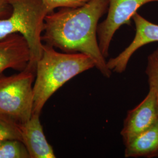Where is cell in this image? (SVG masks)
<instances>
[{
  "label": "cell",
  "mask_w": 158,
  "mask_h": 158,
  "mask_svg": "<svg viewBox=\"0 0 158 158\" xmlns=\"http://www.w3.org/2000/svg\"><path fill=\"white\" fill-rule=\"evenodd\" d=\"M109 0H90L76 8H62L45 19L42 41L65 53H80L90 57L104 76L111 70L98 45L97 28L107 12Z\"/></svg>",
  "instance_id": "1"
},
{
  "label": "cell",
  "mask_w": 158,
  "mask_h": 158,
  "mask_svg": "<svg viewBox=\"0 0 158 158\" xmlns=\"http://www.w3.org/2000/svg\"><path fill=\"white\" fill-rule=\"evenodd\" d=\"M90 57L80 53H60L44 44L36 63L32 114L40 115L46 102L63 85L86 70L95 68Z\"/></svg>",
  "instance_id": "2"
},
{
  "label": "cell",
  "mask_w": 158,
  "mask_h": 158,
  "mask_svg": "<svg viewBox=\"0 0 158 158\" xmlns=\"http://www.w3.org/2000/svg\"><path fill=\"white\" fill-rule=\"evenodd\" d=\"M11 12L0 19V40L11 34L21 35L28 44L31 59L28 66L36 68L42 56V36L45 19L49 14L42 0H9Z\"/></svg>",
  "instance_id": "3"
},
{
  "label": "cell",
  "mask_w": 158,
  "mask_h": 158,
  "mask_svg": "<svg viewBox=\"0 0 158 158\" xmlns=\"http://www.w3.org/2000/svg\"><path fill=\"white\" fill-rule=\"evenodd\" d=\"M36 69L28 65L20 73L0 76V114L23 124L32 117Z\"/></svg>",
  "instance_id": "4"
},
{
  "label": "cell",
  "mask_w": 158,
  "mask_h": 158,
  "mask_svg": "<svg viewBox=\"0 0 158 158\" xmlns=\"http://www.w3.org/2000/svg\"><path fill=\"white\" fill-rule=\"evenodd\" d=\"M158 0H109L107 15L98 24L97 38L102 55L107 58L111 42L115 32L122 25H130L131 20L142 6Z\"/></svg>",
  "instance_id": "5"
},
{
  "label": "cell",
  "mask_w": 158,
  "mask_h": 158,
  "mask_svg": "<svg viewBox=\"0 0 158 158\" xmlns=\"http://www.w3.org/2000/svg\"><path fill=\"white\" fill-rule=\"evenodd\" d=\"M158 121V103L154 90L149 91L143 100L128 112L121 132L124 144L151 128Z\"/></svg>",
  "instance_id": "6"
},
{
  "label": "cell",
  "mask_w": 158,
  "mask_h": 158,
  "mask_svg": "<svg viewBox=\"0 0 158 158\" xmlns=\"http://www.w3.org/2000/svg\"><path fill=\"white\" fill-rule=\"evenodd\" d=\"M132 19L135 26L134 40L117 56L107 62L110 70L119 73L126 70L130 58L138 49L148 44L158 42V25L149 22L138 12L134 15Z\"/></svg>",
  "instance_id": "7"
},
{
  "label": "cell",
  "mask_w": 158,
  "mask_h": 158,
  "mask_svg": "<svg viewBox=\"0 0 158 158\" xmlns=\"http://www.w3.org/2000/svg\"><path fill=\"white\" fill-rule=\"evenodd\" d=\"M30 59L28 44L21 35L11 34L0 40V74L7 69L23 71Z\"/></svg>",
  "instance_id": "8"
},
{
  "label": "cell",
  "mask_w": 158,
  "mask_h": 158,
  "mask_svg": "<svg viewBox=\"0 0 158 158\" xmlns=\"http://www.w3.org/2000/svg\"><path fill=\"white\" fill-rule=\"evenodd\" d=\"M40 116L32 114L28 121L19 124L22 142L27 149L30 158H55L53 148L44 134Z\"/></svg>",
  "instance_id": "9"
},
{
  "label": "cell",
  "mask_w": 158,
  "mask_h": 158,
  "mask_svg": "<svg viewBox=\"0 0 158 158\" xmlns=\"http://www.w3.org/2000/svg\"><path fill=\"white\" fill-rule=\"evenodd\" d=\"M125 145V158H158V121Z\"/></svg>",
  "instance_id": "10"
},
{
  "label": "cell",
  "mask_w": 158,
  "mask_h": 158,
  "mask_svg": "<svg viewBox=\"0 0 158 158\" xmlns=\"http://www.w3.org/2000/svg\"><path fill=\"white\" fill-rule=\"evenodd\" d=\"M0 158H30L23 142L7 139L0 142Z\"/></svg>",
  "instance_id": "11"
},
{
  "label": "cell",
  "mask_w": 158,
  "mask_h": 158,
  "mask_svg": "<svg viewBox=\"0 0 158 158\" xmlns=\"http://www.w3.org/2000/svg\"><path fill=\"white\" fill-rule=\"evenodd\" d=\"M7 139L22 141L19 125L13 119L0 114V142Z\"/></svg>",
  "instance_id": "12"
},
{
  "label": "cell",
  "mask_w": 158,
  "mask_h": 158,
  "mask_svg": "<svg viewBox=\"0 0 158 158\" xmlns=\"http://www.w3.org/2000/svg\"><path fill=\"white\" fill-rule=\"evenodd\" d=\"M145 73L148 77L149 88L155 92L158 103V48L148 57Z\"/></svg>",
  "instance_id": "13"
},
{
  "label": "cell",
  "mask_w": 158,
  "mask_h": 158,
  "mask_svg": "<svg viewBox=\"0 0 158 158\" xmlns=\"http://www.w3.org/2000/svg\"><path fill=\"white\" fill-rule=\"evenodd\" d=\"M90 0H42L50 13L56 8H76L83 6Z\"/></svg>",
  "instance_id": "14"
},
{
  "label": "cell",
  "mask_w": 158,
  "mask_h": 158,
  "mask_svg": "<svg viewBox=\"0 0 158 158\" xmlns=\"http://www.w3.org/2000/svg\"><path fill=\"white\" fill-rule=\"evenodd\" d=\"M11 12V7L9 0H0V19L10 15Z\"/></svg>",
  "instance_id": "15"
}]
</instances>
